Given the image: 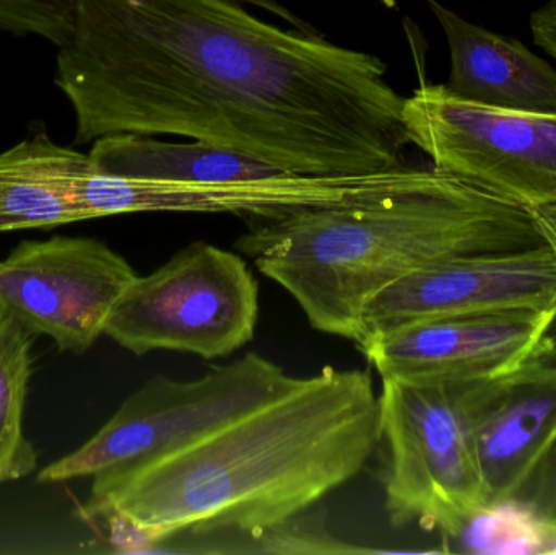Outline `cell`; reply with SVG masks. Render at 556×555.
<instances>
[{
    "label": "cell",
    "instance_id": "cell-1",
    "mask_svg": "<svg viewBox=\"0 0 556 555\" xmlns=\"http://www.w3.org/2000/svg\"><path fill=\"white\" fill-rule=\"evenodd\" d=\"M54 81L75 143L179 136L291 175L407 165L410 143L388 64L320 33L283 29L235 0H71Z\"/></svg>",
    "mask_w": 556,
    "mask_h": 555
},
{
    "label": "cell",
    "instance_id": "cell-2",
    "mask_svg": "<svg viewBox=\"0 0 556 555\" xmlns=\"http://www.w3.org/2000/svg\"><path fill=\"white\" fill-rule=\"evenodd\" d=\"M378 446L372 378L326 367L191 445L94 476L85 510L142 544L186 531L256 538L352 481Z\"/></svg>",
    "mask_w": 556,
    "mask_h": 555
},
{
    "label": "cell",
    "instance_id": "cell-3",
    "mask_svg": "<svg viewBox=\"0 0 556 555\" xmlns=\"http://www.w3.org/2000/svg\"><path fill=\"white\" fill-rule=\"evenodd\" d=\"M542 244L534 212L438 172L392 198L253 220L235 248L296 300L311 328L358 344L368 303L408 274Z\"/></svg>",
    "mask_w": 556,
    "mask_h": 555
},
{
    "label": "cell",
    "instance_id": "cell-4",
    "mask_svg": "<svg viewBox=\"0 0 556 555\" xmlns=\"http://www.w3.org/2000/svg\"><path fill=\"white\" fill-rule=\"evenodd\" d=\"M386 512L392 527L418 524L454 538L486 507L463 381L386 378L378 398Z\"/></svg>",
    "mask_w": 556,
    "mask_h": 555
},
{
    "label": "cell",
    "instance_id": "cell-5",
    "mask_svg": "<svg viewBox=\"0 0 556 555\" xmlns=\"http://www.w3.org/2000/svg\"><path fill=\"white\" fill-rule=\"evenodd\" d=\"M303 378L250 352L192 381L159 377L130 394L80 449L41 469L38 482L85 479L191 445L296 390Z\"/></svg>",
    "mask_w": 556,
    "mask_h": 555
},
{
    "label": "cell",
    "instance_id": "cell-6",
    "mask_svg": "<svg viewBox=\"0 0 556 555\" xmlns=\"http://www.w3.org/2000/svg\"><path fill=\"white\" fill-rule=\"evenodd\" d=\"M260 283L240 254L205 241L137 276L108 318L104 336L132 352L225 358L253 341Z\"/></svg>",
    "mask_w": 556,
    "mask_h": 555
},
{
    "label": "cell",
    "instance_id": "cell-7",
    "mask_svg": "<svg viewBox=\"0 0 556 555\" xmlns=\"http://www.w3.org/2000/svg\"><path fill=\"white\" fill-rule=\"evenodd\" d=\"M402 119L440 172L529 211L556 209V114L483 106L421 84Z\"/></svg>",
    "mask_w": 556,
    "mask_h": 555
},
{
    "label": "cell",
    "instance_id": "cell-8",
    "mask_svg": "<svg viewBox=\"0 0 556 555\" xmlns=\"http://www.w3.org/2000/svg\"><path fill=\"white\" fill-rule=\"evenodd\" d=\"M136 279L132 266L94 238L25 240L0 260V308L59 351L85 354Z\"/></svg>",
    "mask_w": 556,
    "mask_h": 555
},
{
    "label": "cell",
    "instance_id": "cell-9",
    "mask_svg": "<svg viewBox=\"0 0 556 555\" xmlns=\"http://www.w3.org/2000/svg\"><path fill=\"white\" fill-rule=\"evenodd\" d=\"M551 308H556V257L548 244L453 257L421 267L376 295L366 306L359 342L430 319Z\"/></svg>",
    "mask_w": 556,
    "mask_h": 555
},
{
    "label": "cell",
    "instance_id": "cell-10",
    "mask_svg": "<svg viewBox=\"0 0 556 555\" xmlns=\"http://www.w3.org/2000/svg\"><path fill=\"white\" fill-rule=\"evenodd\" d=\"M555 321L556 308L503 310L414 323L356 345L382 380H490L521 367Z\"/></svg>",
    "mask_w": 556,
    "mask_h": 555
},
{
    "label": "cell",
    "instance_id": "cell-11",
    "mask_svg": "<svg viewBox=\"0 0 556 555\" xmlns=\"http://www.w3.org/2000/svg\"><path fill=\"white\" fill-rule=\"evenodd\" d=\"M486 507L521 497L556 445V374L525 362L511 374L463 381Z\"/></svg>",
    "mask_w": 556,
    "mask_h": 555
},
{
    "label": "cell",
    "instance_id": "cell-12",
    "mask_svg": "<svg viewBox=\"0 0 556 555\" xmlns=\"http://www.w3.org/2000/svg\"><path fill=\"white\" fill-rule=\"evenodd\" d=\"M446 35L450 80L460 100L500 110L556 114V68L518 39L473 25L438 0H427Z\"/></svg>",
    "mask_w": 556,
    "mask_h": 555
},
{
    "label": "cell",
    "instance_id": "cell-13",
    "mask_svg": "<svg viewBox=\"0 0 556 555\" xmlns=\"http://www.w3.org/2000/svg\"><path fill=\"white\" fill-rule=\"evenodd\" d=\"M88 156L94 168L124 178L241 182L300 176L201 140L163 142L140 134L100 137L94 140Z\"/></svg>",
    "mask_w": 556,
    "mask_h": 555
},
{
    "label": "cell",
    "instance_id": "cell-14",
    "mask_svg": "<svg viewBox=\"0 0 556 555\" xmlns=\"http://www.w3.org/2000/svg\"><path fill=\"white\" fill-rule=\"evenodd\" d=\"M33 335L0 308V484L35 472L38 453L25 436V406L33 374Z\"/></svg>",
    "mask_w": 556,
    "mask_h": 555
},
{
    "label": "cell",
    "instance_id": "cell-15",
    "mask_svg": "<svg viewBox=\"0 0 556 555\" xmlns=\"http://www.w3.org/2000/svg\"><path fill=\"white\" fill-rule=\"evenodd\" d=\"M77 222H84L80 212L42 172L26 139L0 153V234Z\"/></svg>",
    "mask_w": 556,
    "mask_h": 555
},
{
    "label": "cell",
    "instance_id": "cell-16",
    "mask_svg": "<svg viewBox=\"0 0 556 555\" xmlns=\"http://www.w3.org/2000/svg\"><path fill=\"white\" fill-rule=\"evenodd\" d=\"M453 540L467 553L529 555L548 553L555 537L525 501L509 499L477 512Z\"/></svg>",
    "mask_w": 556,
    "mask_h": 555
},
{
    "label": "cell",
    "instance_id": "cell-17",
    "mask_svg": "<svg viewBox=\"0 0 556 555\" xmlns=\"http://www.w3.org/2000/svg\"><path fill=\"white\" fill-rule=\"evenodd\" d=\"M0 29L64 45L72 29L71 0H0Z\"/></svg>",
    "mask_w": 556,
    "mask_h": 555
},
{
    "label": "cell",
    "instance_id": "cell-18",
    "mask_svg": "<svg viewBox=\"0 0 556 555\" xmlns=\"http://www.w3.org/2000/svg\"><path fill=\"white\" fill-rule=\"evenodd\" d=\"M260 544L256 553L263 554H358L371 550L352 546L337 540L323 528L301 524L296 518L285 521L280 527L254 538Z\"/></svg>",
    "mask_w": 556,
    "mask_h": 555
},
{
    "label": "cell",
    "instance_id": "cell-19",
    "mask_svg": "<svg viewBox=\"0 0 556 555\" xmlns=\"http://www.w3.org/2000/svg\"><path fill=\"white\" fill-rule=\"evenodd\" d=\"M519 499L541 517L556 538V445Z\"/></svg>",
    "mask_w": 556,
    "mask_h": 555
},
{
    "label": "cell",
    "instance_id": "cell-20",
    "mask_svg": "<svg viewBox=\"0 0 556 555\" xmlns=\"http://www.w3.org/2000/svg\"><path fill=\"white\" fill-rule=\"evenodd\" d=\"M531 31L535 45L556 61V0H551L532 13Z\"/></svg>",
    "mask_w": 556,
    "mask_h": 555
},
{
    "label": "cell",
    "instance_id": "cell-21",
    "mask_svg": "<svg viewBox=\"0 0 556 555\" xmlns=\"http://www.w3.org/2000/svg\"><path fill=\"white\" fill-rule=\"evenodd\" d=\"M235 2L248 3V5H254L257 7V9L266 10V12L273 13V15H277L278 18L290 23L291 28L300 29V31L319 33L316 28H313L309 23L304 22L303 18L294 15L291 10H288L287 7L281 5V3L277 2V0H235Z\"/></svg>",
    "mask_w": 556,
    "mask_h": 555
},
{
    "label": "cell",
    "instance_id": "cell-22",
    "mask_svg": "<svg viewBox=\"0 0 556 555\" xmlns=\"http://www.w3.org/2000/svg\"><path fill=\"white\" fill-rule=\"evenodd\" d=\"M526 362L547 368L556 374V321L551 331L545 335L544 341L539 345L538 351Z\"/></svg>",
    "mask_w": 556,
    "mask_h": 555
},
{
    "label": "cell",
    "instance_id": "cell-23",
    "mask_svg": "<svg viewBox=\"0 0 556 555\" xmlns=\"http://www.w3.org/2000/svg\"><path fill=\"white\" fill-rule=\"evenodd\" d=\"M532 212L538 218L545 243L554 251L556 257V209H539V211Z\"/></svg>",
    "mask_w": 556,
    "mask_h": 555
},
{
    "label": "cell",
    "instance_id": "cell-24",
    "mask_svg": "<svg viewBox=\"0 0 556 555\" xmlns=\"http://www.w3.org/2000/svg\"><path fill=\"white\" fill-rule=\"evenodd\" d=\"M547 554H556V538H555L554 544H552V547H551V550H548Z\"/></svg>",
    "mask_w": 556,
    "mask_h": 555
}]
</instances>
